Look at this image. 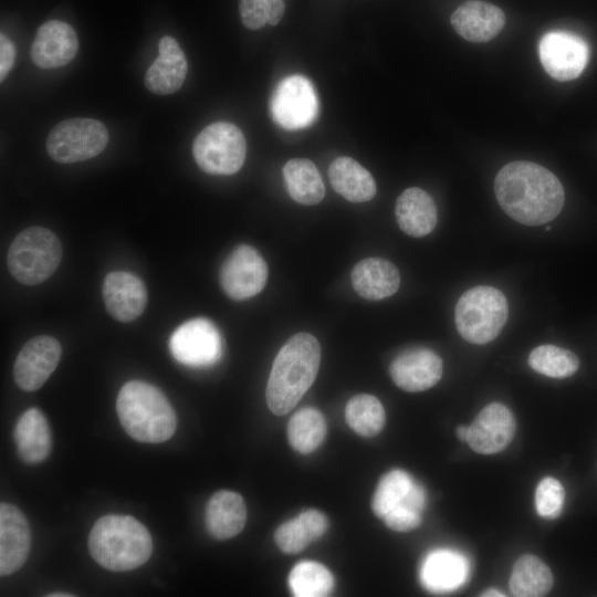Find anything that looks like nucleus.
<instances>
[{"label": "nucleus", "mask_w": 597, "mask_h": 597, "mask_svg": "<svg viewBox=\"0 0 597 597\" xmlns=\"http://www.w3.org/2000/svg\"><path fill=\"white\" fill-rule=\"evenodd\" d=\"M494 192L503 211L525 226L555 219L565 201L558 178L545 167L525 160L506 164L494 179Z\"/></svg>", "instance_id": "1"}, {"label": "nucleus", "mask_w": 597, "mask_h": 597, "mask_svg": "<svg viewBox=\"0 0 597 597\" xmlns=\"http://www.w3.org/2000/svg\"><path fill=\"white\" fill-rule=\"evenodd\" d=\"M321 364V346L310 333L293 335L274 358L266 385L269 409L290 412L314 383Z\"/></svg>", "instance_id": "2"}, {"label": "nucleus", "mask_w": 597, "mask_h": 597, "mask_svg": "<svg viewBox=\"0 0 597 597\" xmlns=\"http://www.w3.org/2000/svg\"><path fill=\"white\" fill-rule=\"evenodd\" d=\"M93 559L112 572H127L145 564L153 552L148 530L129 515L109 514L96 521L88 536Z\"/></svg>", "instance_id": "3"}, {"label": "nucleus", "mask_w": 597, "mask_h": 597, "mask_svg": "<svg viewBox=\"0 0 597 597\" xmlns=\"http://www.w3.org/2000/svg\"><path fill=\"white\" fill-rule=\"evenodd\" d=\"M116 410L124 430L137 441L164 442L176 430L172 406L160 389L148 383H126L118 392Z\"/></svg>", "instance_id": "4"}, {"label": "nucleus", "mask_w": 597, "mask_h": 597, "mask_svg": "<svg viewBox=\"0 0 597 597\" xmlns=\"http://www.w3.org/2000/svg\"><path fill=\"white\" fill-rule=\"evenodd\" d=\"M509 316L505 295L488 285L467 290L454 310L455 327L460 336L472 344H486L498 337Z\"/></svg>", "instance_id": "5"}, {"label": "nucleus", "mask_w": 597, "mask_h": 597, "mask_svg": "<svg viewBox=\"0 0 597 597\" xmlns=\"http://www.w3.org/2000/svg\"><path fill=\"white\" fill-rule=\"evenodd\" d=\"M62 259L59 238L43 227H30L12 241L7 255L11 275L25 285H36L49 279Z\"/></svg>", "instance_id": "6"}, {"label": "nucleus", "mask_w": 597, "mask_h": 597, "mask_svg": "<svg viewBox=\"0 0 597 597\" xmlns=\"http://www.w3.org/2000/svg\"><path fill=\"white\" fill-rule=\"evenodd\" d=\"M247 143L238 126L216 122L205 127L192 144L193 158L205 172L233 175L244 163Z\"/></svg>", "instance_id": "7"}, {"label": "nucleus", "mask_w": 597, "mask_h": 597, "mask_svg": "<svg viewBox=\"0 0 597 597\" xmlns=\"http://www.w3.org/2000/svg\"><path fill=\"white\" fill-rule=\"evenodd\" d=\"M108 143L105 125L94 118H71L55 125L46 138V150L61 164L87 160L100 155Z\"/></svg>", "instance_id": "8"}, {"label": "nucleus", "mask_w": 597, "mask_h": 597, "mask_svg": "<svg viewBox=\"0 0 597 597\" xmlns=\"http://www.w3.org/2000/svg\"><path fill=\"white\" fill-rule=\"evenodd\" d=\"M318 113V101L312 83L302 75L283 78L275 87L270 101V114L281 127L302 129L314 123Z\"/></svg>", "instance_id": "9"}, {"label": "nucleus", "mask_w": 597, "mask_h": 597, "mask_svg": "<svg viewBox=\"0 0 597 597\" xmlns=\"http://www.w3.org/2000/svg\"><path fill=\"white\" fill-rule=\"evenodd\" d=\"M169 348L174 358L191 367L210 366L222 354V338L216 325L202 317L179 325L170 336Z\"/></svg>", "instance_id": "10"}, {"label": "nucleus", "mask_w": 597, "mask_h": 597, "mask_svg": "<svg viewBox=\"0 0 597 597\" xmlns=\"http://www.w3.org/2000/svg\"><path fill=\"white\" fill-rule=\"evenodd\" d=\"M268 264L252 247L241 244L223 261L219 282L232 300L243 301L260 293L268 280Z\"/></svg>", "instance_id": "11"}, {"label": "nucleus", "mask_w": 597, "mask_h": 597, "mask_svg": "<svg viewBox=\"0 0 597 597\" xmlns=\"http://www.w3.org/2000/svg\"><path fill=\"white\" fill-rule=\"evenodd\" d=\"M540 61L546 73L559 82L577 78L586 67L589 48L580 36L551 31L538 43Z\"/></svg>", "instance_id": "12"}, {"label": "nucleus", "mask_w": 597, "mask_h": 597, "mask_svg": "<svg viewBox=\"0 0 597 597\" xmlns=\"http://www.w3.org/2000/svg\"><path fill=\"white\" fill-rule=\"evenodd\" d=\"M61 354V345L52 336L40 335L28 341L14 362L17 385L24 391L42 387L59 365Z\"/></svg>", "instance_id": "13"}, {"label": "nucleus", "mask_w": 597, "mask_h": 597, "mask_svg": "<svg viewBox=\"0 0 597 597\" xmlns=\"http://www.w3.org/2000/svg\"><path fill=\"white\" fill-rule=\"evenodd\" d=\"M397 387L418 392L433 387L442 376V359L426 347H412L398 354L389 366Z\"/></svg>", "instance_id": "14"}, {"label": "nucleus", "mask_w": 597, "mask_h": 597, "mask_svg": "<svg viewBox=\"0 0 597 597\" xmlns=\"http://www.w3.org/2000/svg\"><path fill=\"white\" fill-rule=\"evenodd\" d=\"M516 421L503 404L485 406L469 426L467 442L478 453L493 454L504 450L512 441Z\"/></svg>", "instance_id": "15"}, {"label": "nucleus", "mask_w": 597, "mask_h": 597, "mask_svg": "<svg viewBox=\"0 0 597 597\" xmlns=\"http://www.w3.org/2000/svg\"><path fill=\"white\" fill-rule=\"evenodd\" d=\"M102 294L108 314L123 323L136 320L147 305L145 284L125 271L109 272L104 279Z\"/></svg>", "instance_id": "16"}, {"label": "nucleus", "mask_w": 597, "mask_h": 597, "mask_svg": "<svg viewBox=\"0 0 597 597\" xmlns=\"http://www.w3.org/2000/svg\"><path fill=\"white\" fill-rule=\"evenodd\" d=\"M31 547V530L23 513L9 503L0 504V574L8 576L25 563Z\"/></svg>", "instance_id": "17"}, {"label": "nucleus", "mask_w": 597, "mask_h": 597, "mask_svg": "<svg viewBox=\"0 0 597 597\" xmlns=\"http://www.w3.org/2000/svg\"><path fill=\"white\" fill-rule=\"evenodd\" d=\"M77 49L75 30L66 22L51 20L39 28L30 53L36 66L54 69L70 63L75 57Z\"/></svg>", "instance_id": "18"}, {"label": "nucleus", "mask_w": 597, "mask_h": 597, "mask_svg": "<svg viewBox=\"0 0 597 597\" xmlns=\"http://www.w3.org/2000/svg\"><path fill=\"white\" fill-rule=\"evenodd\" d=\"M450 22L463 39L482 43L495 38L505 25L504 12L496 6L470 0L459 6Z\"/></svg>", "instance_id": "19"}, {"label": "nucleus", "mask_w": 597, "mask_h": 597, "mask_svg": "<svg viewBox=\"0 0 597 597\" xmlns=\"http://www.w3.org/2000/svg\"><path fill=\"white\" fill-rule=\"evenodd\" d=\"M187 70V60L178 42L171 36H163L158 56L146 72L145 85L158 95L172 94L181 87Z\"/></svg>", "instance_id": "20"}, {"label": "nucleus", "mask_w": 597, "mask_h": 597, "mask_svg": "<svg viewBox=\"0 0 597 597\" xmlns=\"http://www.w3.org/2000/svg\"><path fill=\"white\" fill-rule=\"evenodd\" d=\"M469 575L468 559L458 552L436 549L422 561V586L433 593L452 591L464 584Z\"/></svg>", "instance_id": "21"}, {"label": "nucleus", "mask_w": 597, "mask_h": 597, "mask_svg": "<svg viewBox=\"0 0 597 597\" xmlns=\"http://www.w3.org/2000/svg\"><path fill=\"white\" fill-rule=\"evenodd\" d=\"M350 281L362 297L378 301L395 294L400 284L398 269L383 258H367L352 270Z\"/></svg>", "instance_id": "22"}, {"label": "nucleus", "mask_w": 597, "mask_h": 597, "mask_svg": "<svg viewBox=\"0 0 597 597\" xmlns=\"http://www.w3.org/2000/svg\"><path fill=\"white\" fill-rule=\"evenodd\" d=\"M395 214L399 228L410 237L429 234L438 221L432 197L421 188L411 187L397 198Z\"/></svg>", "instance_id": "23"}, {"label": "nucleus", "mask_w": 597, "mask_h": 597, "mask_svg": "<svg viewBox=\"0 0 597 597\" xmlns=\"http://www.w3.org/2000/svg\"><path fill=\"white\" fill-rule=\"evenodd\" d=\"M17 452L22 461L38 464L51 451L52 438L49 422L38 408H29L17 420L13 429Z\"/></svg>", "instance_id": "24"}, {"label": "nucleus", "mask_w": 597, "mask_h": 597, "mask_svg": "<svg viewBox=\"0 0 597 597\" xmlns=\"http://www.w3.org/2000/svg\"><path fill=\"white\" fill-rule=\"evenodd\" d=\"M247 521V507L243 498L233 491L216 492L206 506V526L217 540H229L238 535Z\"/></svg>", "instance_id": "25"}, {"label": "nucleus", "mask_w": 597, "mask_h": 597, "mask_svg": "<svg viewBox=\"0 0 597 597\" xmlns=\"http://www.w3.org/2000/svg\"><path fill=\"white\" fill-rule=\"evenodd\" d=\"M328 178L333 189L350 202L369 201L377 191L371 174L347 156L337 157L332 161Z\"/></svg>", "instance_id": "26"}, {"label": "nucleus", "mask_w": 597, "mask_h": 597, "mask_svg": "<svg viewBox=\"0 0 597 597\" xmlns=\"http://www.w3.org/2000/svg\"><path fill=\"white\" fill-rule=\"evenodd\" d=\"M327 527L328 520L325 514L308 509L281 524L274 533V541L283 553L293 555L322 537Z\"/></svg>", "instance_id": "27"}, {"label": "nucleus", "mask_w": 597, "mask_h": 597, "mask_svg": "<svg viewBox=\"0 0 597 597\" xmlns=\"http://www.w3.org/2000/svg\"><path fill=\"white\" fill-rule=\"evenodd\" d=\"M289 195L301 205L314 206L325 196V186L316 166L306 158L290 159L283 167Z\"/></svg>", "instance_id": "28"}, {"label": "nucleus", "mask_w": 597, "mask_h": 597, "mask_svg": "<svg viewBox=\"0 0 597 597\" xmlns=\"http://www.w3.org/2000/svg\"><path fill=\"white\" fill-rule=\"evenodd\" d=\"M549 567L534 555H523L514 564L510 577V590L515 597H541L553 586Z\"/></svg>", "instance_id": "29"}, {"label": "nucleus", "mask_w": 597, "mask_h": 597, "mask_svg": "<svg viewBox=\"0 0 597 597\" xmlns=\"http://www.w3.org/2000/svg\"><path fill=\"white\" fill-rule=\"evenodd\" d=\"M325 436V418L321 411L312 407L300 409L287 423V440L291 447L302 454L315 451Z\"/></svg>", "instance_id": "30"}, {"label": "nucleus", "mask_w": 597, "mask_h": 597, "mask_svg": "<svg viewBox=\"0 0 597 597\" xmlns=\"http://www.w3.org/2000/svg\"><path fill=\"white\" fill-rule=\"evenodd\" d=\"M345 418L348 426L357 434L370 438L378 434L384 428L386 412L377 397L359 394L347 401Z\"/></svg>", "instance_id": "31"}, {"label": "nucleus", "mask_w": 597, "mask_h": 597, "mask_svg": "<svg viewBox=\"0 0 597 597\" xmlns=\"http://www.w3.org/2000/svg\"><path fill=\"white\" fill-rule=\"evenodd\" d=\"M289 586L297 597H323L329 595L334 587L331 572L314 561L296 564L289 575Z\"/></svg>", "instance_id": "32"}, {"label": "nucleus", "mask_w": 597, "mask_h": 597, "mask_svg": "<svg viewBox=\"0 0 597 597\" xmlns=\"http://www.w3.org/2000/svg\"><path fill=\"white\" fill-rule=\"evenodd\" d=\"M528 365L538 374L551 378H566L579 367L578 357L570 350L551 345L535 347L528 356Z\"/></svg>", "instance_id": "33"}, {"label": "nucleus", "mask_w": 597, "mask_h": 597, "mask_svg": "<svg viewBox=\"0 0 597 597\" xmlns=\"http://www.w3.org/2000/svg\"><path fill=\"white\" fill-rule=\"evenodd\" d=\"M413 483V479L406 471L399 469L384 474L373 496L374 514L384 519L391 510L402 505Z\"/></svg>", "instance_id": "34"}, {"label": "nucleus", "mask_w": 597, "mask_h": 597, "mask_svg": "<svg viewBox=\"0 0 597 597\" xmlns=\"http://www.w3.org/2000/svg\"><path fill=\"white\" fill-rule=\"evenodd\" d=\"M241 21L250 30H259L265 24L276 25L283 18V0H239Z\"/></svg>", "instance_id": "35"}, {"label": "nucleus", "mask_w": 597, "mask_h": 597, "mask_svg": "<svg viewBox=\"0 0 597 597\" xmlns=\"http://www.w3.org/2000/svg\"><path fill=\"white\" fill-rule=\"evenodd\" d=\"M565 490L562 483L546 476L537 484L535 492V506L540 516L544 519L557 517L564 505Z\"/></svg>", "instance_id": "36"}, {"label": "nucleus", "mask_w": 597, "mask_h": 597, "mask_svg": "<svg viewBox=\"0 0 597 597\" xmlns=\"http://www.w3.org/2000/svg\"><path fill=\"white\" fill-rule=\"evenodd\" d=\"M387 527L397 532H408L417 528L421 523V513L405 506H397L384 519Z\"/></svg>", "instance_id": "37"}, {"label": "nucleus", "mask_w": 597, "mask_h": 597, "mask_svg": "<svg viewBox=\"0 0 597 597\" xmlns=\"http://www.w3.org/2000/svg\"><path fill=\"white\" fill-rule=\"evenodd\" d=\"M15 59V48L4 34H0V80L3 81L11 71Z\"/></svg>", "instance_id": "38"}, {"label": "nucleus", "mask_w": 597, "mask_h": 597, "mask_svg": "<svg viewBox=\"0 0 597 597\" xmlns=\"http://www.w3.org/2000/svg\"><path fill=\"white\" fill-rule=\"evenodd\" d=\"M468 433H469V427L459 426L457 428V436L461 441H467L468 440Z\"/></svg>", "instance_id": "39"}, {"label": "nucleus", "mask_w": 597, "mask_h": 597, "mask_svg": "<svg viewBox=\"0 0 597 597\" xmlns=\"http://www.w3.org/2000/svg\"><path fill=\"white\" fill-rule=\"evenodd\" d=\"M481 596H485V597H504L505 595L498 590V589H494V588H490V589H486L484 590Z\"/></svg>", "instance_id": "40"}, {"label": "nucleus", "mask_w": 597, "mask_h": 597, "mask_svg": "<svg viewBox=\"0 0 597 597\" xmlns=\"http://www.w3.org/2000/svg\"><path fill=\"white\" fill-rule=\"evenodd\" d=\"M50 597H70V596H74L73 594H67V593H55V594H50L48 595Z\"/></svg>", "instance_id": "41"}]
</instances>
